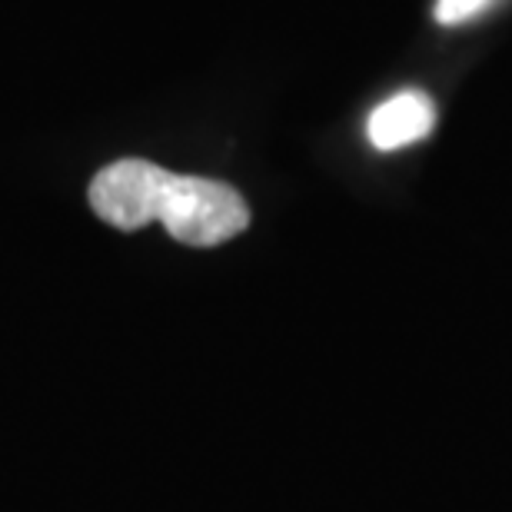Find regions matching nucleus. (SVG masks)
<instances>
[{
	"label": "nucleus",
	"instance_id": "7ed1b4c3",
	"mask_svg": "<svg viewBox=\"0 0 512 512\" xmlns=\"http://www.w3.org/2000/svg\"><path fill=\"white\" fill-rule=\"evenodd\" d=\"M493 4L496 0H436V20L443 27H456L479 14H486Z\"/></svg>",
	"mask_w": 512,
	"mask_h": 512
},
{
	"label": "nucleus",
	"instance_id": "f03ea898",
	"mask_svg": "<svg viewBox=\"0 0 512 512\" xmlns=\"http://www.w3.org/2000/svg\"><path fill=\"white\" fill-rule=\"evenodd\" d=\"M436 124V104L429 100L423 90H399L389 100H383L380 107L370 114V143L376 150H399L409 143L423 140Z\"/></svg>",
	"mask_w": 512,
	"mask_h": 512
},
{
	"label": "nucleus",
	"instance_id": "f257e3e1",
	"mask_svg": "<svg viewBox=\"0 0 512 512\" xmlns=\"http://www.w3.org/2000/svg\"><path fill=\"white\" fill-rule=\"evenodd\" d=\"M153 223L187 247H220L250 227V207L230 183L163 170Z\"/></svg>",
	"mask_w": 512,
	"mask_h": 512
}]
</instances>
